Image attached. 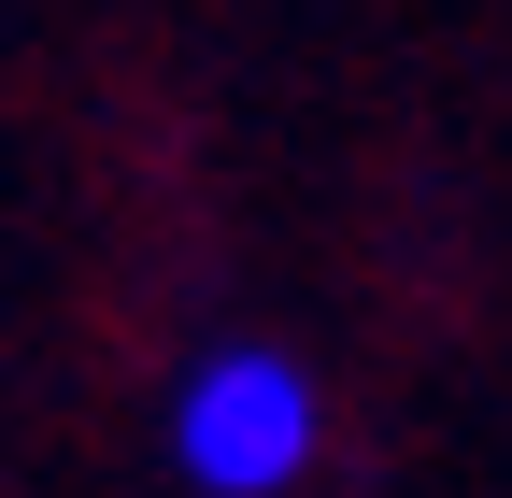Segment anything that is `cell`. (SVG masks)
Instances as JSON below:
<instances>
[{"label": "cell", "mask_w": 512, "mask_h": 498, "mask_svg": "<svg viewBox=\"0 0 512 498\" xmlns=\"http://www.w3.org/2000/svg\"><path fill=\"white\" fill-rule=\"evenodd\" d=\"M313 442H328V399L285 342H214L171 399V456L200 498H285L313 470Z\"/></svg>", "instance_id": "1"}]
</instances>
